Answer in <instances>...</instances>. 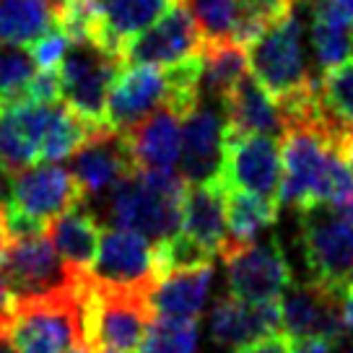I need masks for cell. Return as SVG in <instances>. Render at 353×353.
<instances>
[{
    "label": "cell",
    "mask_w": 353,
    "mask_h": 353,
    "mask_svg": "<svg viewBox=\"0 0 353 353\" xmlns=\"http://www.w3.org/2000/svg\"><path fill=\"white\" fill-rule=\"evenodd\" d=\"M221 176L234 190H244L278 203L281 195V148L270 135L226 138ZM281 205V203H278Z\"/></svg>",
    "instance_id": "obj_12"
},
{
    "label": "cell",
    "mask_w": 353,
    "mask_h": 353,
    "mask_svg": "<svg viewBox=\"0 0 353 353\" xmlns=\"http://www.w3.org/2000/svg\"><path fill=\"white\" fill-rule=\"evenodd\" d=\"M304 26L299 16V3L291 13L270 23L250 47V70L252 78L276 101L296 97L307 88L317 86L304 57Z\"/></svg>",
    "instance_id": "obj_3"
},
{
    "label": "cell",
    "mask_w": 353,
    "mask_h": 353,
    "mask_svg": "<svg viewBox=\"0 0 353 353\" xmlns=\"http://www.w3.org/2000/svg\"><path fill=\"white\" fill-rule=\"evenodd\" d=\"M236 353H294V341L286 332H273V335H265L260 341L247 343Z\"/></svg>",
    "instance_id": "obj_35"
},
{
    "label": "cell",
    "mask_w": 353,
    "mask_h": 353,
    "mask_svg": "<svg viewBox=\"0 0 353 353\" xmlns=\"http://www.w3.org/2000/svg\"><path fill=\"white\" fill-rule=\"evenodd\" d=\"M223 148L226 132L223 117L216 107L200 101L195 110L185 117V135H182V172L188 185L208 182L221 176L223 169Z\"/></svg>",
    "instance_id": "obj_17"
},
{
    "label": "cell",
    "mask_w": 353,
    "mask_h": 353,
    "mask_svg": "<svg viewBox=\"0 0 353 353\" xmlns=\"http://www.w3.org/2000/svg\"><path fill=\"white\" fill-rule=\"evenodd\" d=\"M281 327L288 338H327L341 343L345 335L343 299L317 283H299L281 296Z\"/></svg>",
    "instance_id": "obj_14"
},
{
    "label": "cell",
    "mask_w": 353,
    "mask_h": 353,
    "mask_svg": "<svg viewBox=\"0 0 353 353\" xmlns=\"http://www.w3.org/2000/svg\"><path fill=\"white\" fill-rule=\"evenodd\" d=\"M312 47H314V57H317V65L322 70L343 63L348 52H351V29H345L341 23H332L327 19L320 16H312Z\"/></svg>",
    "instance_id": "obj_32"
},
{
    "label": "cell",
    "mask_w": 353,
    "mask_h": 353,
    "mask_svg": "<svg viewBox=\"0 0 353 353\" xmlns=\"http://www.w3.org/2000/svg\"><path fill=\"white\" fill-rule=\"evenodd\" d=\"M226 283L242 301H278L294 283L291 263L278 239L252 244H226L221 250Z\"/></svg>",
    "instance_id": "obj_8"
},
{
    "label": "cell",
    "mask_w": 353,
    "mask_h": 353,
    "mask_svg": "<svg viewBox=\"0 0 353 353\" xmlns=\"http://www.w3.org/2000/svg\"><path fill=\"white\" fill-rule=\"evenodd\" d=\"M299 244L312 283L345 296L353 286V223L330 205H309L299 210Z\"/></svg>",
    "instance_id": "obj_4"
},
{
    "label": "cell",
    "mask_w": 353,
    "mask_h": 353,
    "mask_svg": "<svg viewBox=\"0 0 353 353\" xmlns=\"http://www.w3.org/2000/svg\"><path fill=\"white\" fill-rule=\"evenodd\" d=\"M188 6L205 42L234 39V29L239 21V3L236 0H188Z\"/></svg>",
    "instance_id": "obj_31"
},
{
    "label": "cell",
    "mask_w": 353,
    "mask_h": 353,
    "mask_svg": "<svg viewBox=\"0 0 353 353\" xmlns=\"http://www.w3.org/2000/svg\"><path fill=\"white\" fill-rule=\"evenodd\" d=\"M16 309H19V296H16L13 286L8 283L6 273L0 270V330H3V341H6V327L11 325Z\"/></svg>",
    "instance_id": "obj_36"
},
{
    "label": "cell",
    "mask_w": 353,
    "mask_h": 353,
    "mask_svg": "<svg viewBox=\"0 0 353 353\" xmlns=\"http://www.w3.org/2000/svg\"><path fill=\"white\" fill-rule=\"evenodd\" d=\"M185 195L188 182L174 169H135L104 195V216L112 226L159 244L179 232Z\"/></svg>",
    "instance_id": "obj_1"
},
{
    "label": "cell",
    "mask_w": 353,
    "mask_h": 353,
    "mask_svg": "<svg viewBox=\"0 0 353 353\" xmlns=\"http://www.w3.org/2000/svg\"><path fill=\"white\" fill-rule=\"evenodd\" d=\"M13 195V172L0 164V208L11 203Z\"/></svg>",
    "instance_id": "obj_37"
},
{
    "label": "cell",
    "mask_w": 353,
    "mask_h": 353,
    "mask_svg": "<svg viewBox=\"0 0 353 353\" xmlns=\"http://www.w3.org/2000/svg\"><path fill=\"white\" fill-rule=\"evenodd\" d=\"M226 198L229 185L223 176L188 185L182 205V234L198 242L210 254H221L229 242V221H226Z\"/></svg>",
    "instance_id": "obj_18"
},
{
    "label": "cell",
    "mask_w": 353,
    "mask_h": 353,
    "mask_svg": "<svg viewBox=\"0 0 353 353\" xmlns=\"http://www.w3.org/2000/svg\"><path fill=\"white\" fill-rule=\"evenodd\" d=\"M70 42H73L70 34L57 23L50 32H44L39 39H34L26 50H29L34 65L39 68V70H57L60 63H63V57H65L68 47H70Z\"/></svg>",
    "instance_id": "obj_34"
},
{
    "label": "cell",
    "mask_w": 353,
    "mask_h": 353,
    "mask_svg": "<svg viewBox=\"0 0 353 353\" xmlns=\"http://www.w3.org/2000/svg\"><path fill=\"white\" fill-rule=\"evenodd\" d=\"M169 101V76L154 65H125L107 97L104 125L112 132L130 135L145 117Z\"/></svg>",
    "instance_id": "obj_11"
},
{
    "label": "cell",
    "mask_w": 353,
    "mask_h": 353,
    "mask_svg": "<svg viewBox=\"0 0 353 353\" xmlns=\"http://www.w3.org/2000/svg\"><path fill=\"white\" fill-rule=\"evenodd\" d=\"M278 203L260 195L229 188L226 198V221H229V242L226 244H252L257 236L270 229L278 219Z\"/></svg>",
    "instance_id": "obj_26"
},
{
    "label": "cell",
    "mask_w": 353,
    "mask_h": 353,
    "mask_svg": "<svg viewBox=\"0 0 353 353\" xmlns=\"http://www.w3.org/2000/svg\"><path fill=\"white\" fill-rule=\"evenodd\" d=\"M0 343H6V341H3V330H0Z\"/></svg>",
    "instance_id": "obj_43"
},
{
    "label": "cell",
    "mask_w": 353,
    "mask_h": 353,
    "mask_svg": "<svg viewBox=\"0 0 353 353\" xmlns=\"http://www.w3.org/2000/svg\"><path fill=\"white\" fill-rule=\"evenodd\" d=\"M203 94H210L213 99L223 101L250 70V55L247 47L236 39H216L203 42Z\"/></svg>",
    "instance_id": "obj_25"
},
{
    "label": "cell",
    "mask_w": 353,
    "mask_h": 353,
    "mask_svg": "<svg viewBox=\"0 0 353 353\" xmlns=\"http://www.w3.org/2000/svg\"><path fill=\"white\" fill-rule=\"evenodd\" d=\"M0 270L16 291L19 304L32 299L81 294L86 283V273H76L63 263V257L47 239V232L11 239Z\"/></svg>",
    "instance_id": "obj_7"
},
{
    "label": "cell",
    "mask_w": 353,
    "mask_h": 353,
    "mask_svg": "<svg viewBox=\"0 0 353 353\" xmlns=\"http://www.w3.org/2000/svg\"><path fill=\"white\" fill-rule=\"evenodd\" d=\"M351 50H353V26H351Z\"/></svg>",
    "instance_id": "obj_42"
},
{
    "label": "cell",
    "mask_w": 353,
    "mask_h": 353,
    "mask_svg": "<svg viewBox=\"0 0 353 353\" xmlns=\"http://www.w3.org/2000/svg\"><path fill=\"white\" fill-rule=\"evenodd\" d=\"M68 353H97V351H94L91 345H86V343H81V345H76L73 351H68Z\"/></svg>",
    "instance_id": "obj_41"
},
{
    "label": "cell",
    "mask_w": 353,
    "mask_h": 353,
    "mask_svg": "<svg viewBox=\"0 0 353 353\" xmlns=\"http://www.w3.org/2000/svg\"><path fill=\"white\" fill-rule=\"evenodd\" d=\"M88 278L110 286L151 288L156 283L154 247L141 234L110 226L101 232L99 252L88 268Z\"/></svg>",
    "instance_id": "obj_13"
},
{
    "label": "cell",
    "mask_w": 353,
    "mask_h": 353,
    "mask_svg": "<svg viewBox=\"0 0 353 353\" xmlns=\"http://www.w3.org/2000/svg\"><path fill=\"white\" fill-rule=\"evenodd\" d=\"M203 34L190 11L188 0H172L148 29L135 34L122 47L125 65H154L172 68L203 52Z\"/></svg>",
    "instance_id": "obj_9"
},
{
    "label": "cell",
    "mask_w": 353,
    "mask_h": 353,
    "mask_svg": "<svg viewBox=\"0 0 353 353\" xmlns=\"http://www.w3.org/2000/svg\"><path fill=\"white\" fill-rule=\"evenodd\" d=\"M317 94L325 117L338 132L353 128V57L322 70Z\"/></svg>",
    "instance_id": "obj_27"
},
{
    "label": "cell",
    "mask_w": 353,
    "mask_h": 353,
    "mask_svg": "<svg viewBox=\"0 0 353 353\" xmlns=\"http://www.w3.org/2000/svg\"><path fill=\"white\" fill-rule=\"evenodd\" d=\"M122 68L125 63L120 55H112L91 39H73L57 68L60 99L94 128H107V97Z\"/></svg>",
    "instance_id": "obj_6"
},
{
    "label": "cell",
    "mask_w": 353,
    "mask_h": 353,
    "mask_svg": "<svg viewBox=\"0 0 353 353\" xmlns=\"http://www.w3.org/2000/svg\"><path fill=\"white\" fill-rule=\"evenodd\" d=\"M37 159V151L32 143L23 138L19 122L13 117L11 107L0 104V164L6 169H11L13 174L21 172L26 166H32Z\"/></svg>",
    "instance_id": "obj_33"
},
{
    "label": "cell",
    "mask_w": 353,
    "mask_h": 353,
    "mask_svg": "<svg viewBox=\"0 0 353 353\" xmlns=\"http://www.w3.org/2000/svg\"><path fill=\"white\" fill-rule=\"evenodd\" d=\"M338 148H341L343 161H345V164H348V169L353 172V128H351V130H343L341 132Z\"/></svg>",
    "instance_id": "obj_38"
},
{
    "label": "cell",
    "mask_w": 353,
    "mask_h": 353,
    "mask_svg": "<svg viewBox=\"0 0 353 353\" xmlns=\"http://www.w3.org/2000/svg\"><path fill=\"white\" fill-rule=\"evenodd\" d=\"M179 122L182 117L164 104L128 135V143H130L138 169H164V172L174 169L179 154H182Z\"/></svg>",
    "instance_id": "obj_21"
},
{
    "label": "cell",
    "mask_w": 353,
    "mask_h": 353,
    "mask_svg": "<svg viewBox=\"0 0 353 353\" xmlns=\"http://www.w3.org/2000/svg\"><path fill=\"white\" fill-rule=\"evenodd\" d=\"M281 332V299L278 301H242L221 296L210 309V338L221 348L239 351L247 343Z\"/></svg>",
    "instance_id": "obj_16"
},
{
    "label": "cell",
    "mask_w": 353,
    "mask_h": 353,
    "mask_svg": "<svg viewBox=\"0 0 353 353\" xmlns=\"http://www.w3.org/2000/svg\"><path fill=\"white\" fill-rule=\"evenodd\" d=\"M138 169L130 143L120 132L110 128L97 130L78 148L70 161V172L78 179L83 195H107L120 179Z\"/></svg>",
    "instance_id": "obj_15"
},
{
    "label": "cell",
    "mask_w": 353,
    "mask_h": 353,
    "mask_svg": "<svg viewBox=\"0 0 353 353\" xmlns=\"http://www.w3.org/2000/svg\"><path fill=\"white\" fill-rule=\"evenodd\" d=\"M213 281V265L179 270L159 278L151 288V304L156 317L164 320H198Z\"/></svg>",
    "instance_id": "obj_22"
},
{
    "label": "cell",
    "mask_w": 353,
    "mask_h": 353,
    "mask_svg": "<svg viewBox=\"0 0 353 353\" xmlns=\"http://www.w3.org/2000/svg\"><path fill=\"white\" fill-rule=\"evenodd\" d=\"M223 132L226 138L242 135H283L286 122L278 101L252 76H244L223 97Z\"/></svg>",
    "instance_id": "obj_19"
},
{
    "label": "cell",
    "mask_w": 353,
    "mask_h": 353,
    "mask_svg": "<svg viewBox=\"0 0 353 353\" xmlns=\"http://www.w3.org/2000/svg\"><path fill=\"white\" fill-rule=\"evenodd\" d=\"M34 65L29 50L21 44H0V104L26 99V83L34 78Z\"/></svg>",
    "instance_id": "obj_30"
},
{
    "label": "cell",
    "mask_w": 353,
    "mask_h": 353,
    "mask_svg": "<svg viewBox=\"0 0 353 353\" xmlns=\"http://www.w3.org/2000/svg\"><path fill=\"white\" fill-rule=\"evenodd\" d=\"M200 265H213V254L192 242L188 234H174L164 242L154 244V276L159 278L179 270H192Z\"/></svg>",
    "instance_id": "obj_29"
},
{
    "label": "cell",
    "mask_w": 353,
    "mask_h": 353,
    "mask_svg": "<svg viewBox=\"0 0 353 353\" xmlns=\"http://www.w3.org/2000/svg\"><path fill=\"white\" fill-rule=\"evenodd\" d=\"M151 288L97 283L86 273L81 294L83 343L97 353H138L143 335L156 320Z\"/></svg>",
    "instance_id": "obj_2"
},
{
    "label": "cell",
    "mask_w": 353,
    "mask_h": 353,
    "mask_svg": "<svg viewBox=\"0 0 353 353\" xmlns=\"http://www.w3.org/2000/svg\"><path fill=\"white\" fill-rule=\"evenodd\" d=\"M101 232L104 229L99 223V216L86 203H78L76 208L52 219L47 226L52 247L63 257V263L76 273H88V268L94 265V257L99 252Z\"/></svg>",
    "instance_id": "obj_20"
},
{
    "label": "cell",
    "mask_w": 353,
    "mask_h": 353,
    "mask_svg": "<svg viewBox=\"0 0 353 353\" xmlns=\"http://www.w3.org/2000/svg\"><path fill=\"white\" fill-rule=\"evenodd\" d=\"M198 320H164L156 317L138 345V353H195Z\"/></svg>",
    "instance_id": "obj_28"
},
{
    "label": "cell",
    "mask_w": 353,
    "mask_h": 353,
    "mask_svg": "<svg viewBox=\"0 0 353 353\" xmlns=\"http://www.w3.org/2000/svg\"><path fill=\"white\" fill-rule=\"evenodd\" d=\"M172 0H99V29L94 42L122 57V47L148 29Z\"/></svg>",
    "instance_id": "obj_23"
},
{
    "label": "cell",
    "mask_w": 353,
    "mask_h": 353,
    "mask_svg": "<svg viewBox=\"0 0 353 353\" xmlns=\"http://www.w3.org/2000/svg\"><path fill=\"white\" fill-rule=\"evenodd\" d=\"M81 294L21 301L6 327V343L16 353L73 351L83 343Z\"/></svg>",
    "instance_id": "obj_5"
},
{
    "label": "cell",
    "mask_w": 353,
    "mask_h": 353,
    "mask_svg": "<svg viewBox=\"0 0 353 353\" xmlns=\"http://www.w3.org/2000/svg\"><path fill=\"white\" fill-rule=\"evenodd\" d=\"M0 353H6V351H3V343H0Z\"/></svg>",
    "instance_id": "obj_44"
},
{
    "label": "cell",
    "mask_w": 353,
    "mask_h": 353,
    "mask_svg": "<svg viewBox=\"0 0 353 353\" xmlns=\"http://www.w3.org/2000/svg\"><path fill=\"white\" fill-rule=\"evenodd\" d=\"M343 322H345V330H353V286L343 296Z\"/></svg>",
    "instance_id": "obj_39"
},
{
    "label": "cell",
    "mask_w": 353,
    "mask_h": 353,
    "mask_svg": "<svg viewBox=\"0 0 353 353\" xmlns=\"http://www.w3.org/2000/svg\"><path fill=\"white\" fill-rule=\"evenodd\" d=\"M8 232H6V221H3V208H0V265L6 260V252H8Z\"/></svg>",
    "instance_id": "obj_40"
},
{
    "label": "cell",
    "mask_w": 353,
    "mask_h": 353,
    "mask_svg": "<svg viewBox=\"0 0 353 353\" xmlns=\"http://www.w3.org/2000/svg\"><path fill=\"white\" fill-rule=\"evenodd\" d=\"M83 200L86 195L73 172L55 161H47L26 166L13 174V195L8 205L23 213L26 219L50 226V221L76 208Z\"/></svg>",
    "instance_id": "obj_10"
},
{
    "label": "cell",
    "mask_w": 353,
    "mask_h": 353,
    "mask_svg": "<svg viewBox=\"0 0 353 353\" xmlns=\"http://www.w3.org/2000/svg\"><path fill=\"white\" fill-rule=\"evenodd\" d=\"M60 0H0V44L29 47L57 26Z\"/></svg>",
    "instance_id": "obj_24"
}]
</instances>
